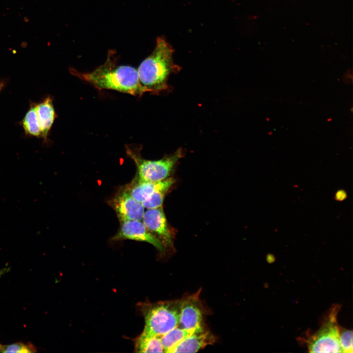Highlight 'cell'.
Listing matches in <instances>:
<instances>
[{"mask_svg": "<svg viewBox=\"0 0 353 353\" xmlns=\"http://www.w3.org/2000/svg\"><path fill=\"white\" fill-rule=\"evenodd\" d=\"M73 74L99 89H108L141 96L145 91L141 85L136 69L130 66L117 65L109 54L106 61L90 73H80L76 70Z\"/></svg>", "mask_w": 353, "mask_h": 353, "instance_id": "1", "label": "cell"}, {"mask_svg": "<svg viewBox=\"0 0 353 353\" xmlns=\"http://www.w3.org/2000/svg\"><path fill=\"white\" fill-rule=\"evenodd\" d=\"M173 52L165 39L157 38L153 52L137 69L140 83L146 93L157 94L168 89L169 77L177 68L173 61Z\"/></svg>", "mask_w": 353, "mask_h": 353, "instance_id": "2", "label": "cell"}, {"mask_svg": "<svg viewBox=\"0 0 353 353\" xmlns=\"http://www.w3.org/2000/svg\"><path fill=\"white\" fill-rule=\"evenodd\" d=\"M145 328L143 333L161 336L178 325L179 300L148 303L143 309Z\"/></svg>", "mask_w": 353, "mask_h": 353, "instance_id": "3", "label": "cell"}, {"mask_svg": "<svg viewBox=\"0 0 353 353\" xmlns=\"http://www.w3.org/2000/svg\"><path fill=\"white\" fill-rule=\"evenodd\" d=\"M126 151L137 167L135 177L144 181L156 182L169 177L176 163L183 156L182 150L178 149L160 159L150 160L143 158L136 148L126 146Z\"/></svg>", "mask_w": 353, "mask_h": 353, "instance_id": "4", "label": "cell"}, {"mask_svg": "<svg viewBox=\"0 0 353 353\" xmlns=\"http://www.w3.org/2000/svg\"><path fill=\"white\" fill-rule=\"evenodd\" d=\"M337 309L330 313L328 319L308 341L310 353H342L340 344V329L337 326Z\"/></svg>", "mask_w": 353, "mask_h": 353, "instance_id": "5", "label": "cell"}, {"mask_svg": "<svg viewBox=\"0 0 353 353\" xmlns=\"http://www.w3.org/2000/svg\"><path fill=\"white\" fill-rule=\"evenodd\" d=\"M200 292L199 290L179 300L178 326L190 332L204 326L203 309Z\"/></svg>", "mask_w": 353, "mask_h": 353, "instance_id": "6", "label": "cell"}, {"mask_svg": "<svg viewBox=\"0 0 353 353\" xmlns=\"http://www.w3.org/2000/svg\"><path fill=\"white\" fill-rule=\"evenodd\" d=\"M115 211L119 221H142L145 208L130 194L126 185L121 188L108 202Z\"/></svg>", "mask_w": 353, "mask_h": 353, "instance_id": "7", "label": "cell"}, {"mask_svg": "<svg viewBox=\"0 0 353 353\" xmlns=\"http://www.w3.org/2000/svg\"><path fill=\"white\" fill-rule=\"evenodd\" d=\"M120 228L113 240H131L149 243L160 252L164 251L161 242L146 227L140 220L120 222Z\"/></svg>", "mask_w": 353, "mask_h": 353, "instance_id": "8", "label": "cell"}, {"mask_svg": "<svg viewBox=\"0 0 353 353\" xmlns=\"http://www.w3.org/2000/svg\"><path fill=\"white\" fill-rule=\"evenodd\" d=\"M142 221L147 229L161 242L164 247V245H173L172 234L162 206L147 209Z\"/></svg>", "mask_w": 353, "mask_h": 353, "instance_id": "9", "label": "cell"}, {"mask_svg": "<svg viewBox=\"0 0 353 353\" xmlns=\"http://www.w3.org/2000/svg\"><path fill=\"white\" fill-rule=\"evenodd\" d=\"M215 341L214 336L204 326L190 333L170 353H196Z\"/></svg>", "mask_w": 353, "mask_h": 353, "instance_id": "10", "label": "cell"}, {"mask_svg": "<svg viewBox=\"0 0 353 353\" xmlns=\"http://www.w3.org/2000/svg\"><path fill=\"white\" fill-rule=\"evenodd\" d=\"M36 111L39 121L42 138L47 139L55 118V111L51 98L47 97L35 104Z\"/></svg>", "mask_w": 353, "mask_h": 353, "instance_id": "11", "label": "cell"}, {"mask_svg": "<svg viewBox=\"0 0 353 353\" xmlns=\"http://www.w3.org/2000/svg\"><path fill=\"white\" fill-rule=\"evenodd\" d=\"M164 180L156 182L144 181L135 177L126 186L131 196L142 203L163 185Z\"/></svg>", "mask_w": 353, "mask_h": 353, "instance_id": "12", "label": "cell"}, {"mask_svg": "<svg viewBox=\"0 0 353 353\" xmlns=\"http://www.w3.org/2000/svg\"><path fill=\"white\" fill-rule=\"evenodd\" d=\"M135 350L139 353H164L160 336H151L143 332L136 341Z\"/></svg>", "mask_w": 353, "mask_h": 353, "instance_id": "13", "label": "cell"}, {"mask_svg": "<svg viewBox=\"0 0 353 353\" xmlns=\"http://www.w3.org/2000/svg\"><path fill=\"white\" fill-rule=\"evenodd\" d=\"M22 126L27 135L42 137V133L36 111L35 104H32L21 122Z\"/></svg>", "mask_w": 353, "mask_h": 353, "instance_id": "14", "label": "cell"}, {"mask_svg": "<svg viewBox=\"0 0 353 353\" xmlns=\"http://www.w3.org/2000/svg\"><path fill=\"white\" fill-rule=\"evenodd\" d=\"M175 182V179L172 177H168L165 179L163 185L155 190L147 200L142 203L144 208L151 209L161 207L166 193Z\"/></svg>", "mask_w": 353, "mask_h": 353, "instance_id": "15", "label": "cell"}, {"mask_svg": "<svg viewBox=\"0 0 353 353\" xmlns=\"http://www.w3.org/2000/svg\"><path fill=\"white\" fill-rule=\"evenodd\" d=\"M190 333L177 326L160 336L164 352L170 353Z\"/></svg>", "mask_w": 353, "mask_h": 353, "instance_id": "16", "label": "cell"}, {"mask_svg": "<svg viewBox=\"0 0 353 353\" xmlns=\"http://www.w3.org/2000/svg\"><path fill=\"white\" fill-rule=\"evenodd\" d=\"M37 349L31 342L24 343L18 342L10 344H2L0 343V352L31 353L37 352Z\"/></svg>", "mask_w": 353, "mask_h": 353, "instance_id": "17", "label": "cell"}, {"mask_svg": "<svg viewBox=\"0 0 353 353\" xmlns=\"http://www.w3.org/2000/svg\"><path fill=\"white\" fill-rule=\"evenodd\" d=\"M340 332V344L342 353H353V331L349 329H344Z\"/></svg>", "mask_w": 353, "mask_h": 353, "instance_id": "18", "label": "cell"}, {"mask_svg": "<svg viewBox=\"0 0 353 353\" xmlns=\"http://www.w3.org/2000/svg\"><path fill=\"white\" fill-rule=\"evenodd\" d=\"M347 197L346 192L343 190L338 191L335 195V199L338 201H342Z\"/></svg>", "mask_w": 353, "mask_h": 353, "instance_id": "19", "label": "cell"}, {"mask_svg": "<svg viewBox=\"0 0 353 353\" xmlns=\"http://www.w3.org/2000/svg\"><path fill=\"white\" fill-rule=\"evenodd\" d=\"M5 85V82L3 81H0V92L1 91Z\"/></svg>", "mask_w": 353, "mask_h": 353, "instance_id": "20", "label": "cell"}]
</instances>
